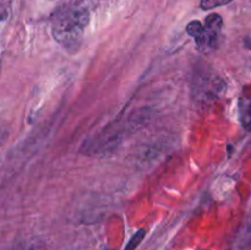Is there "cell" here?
<instances>
[{"label":"cell","mask_w":251,"mask_h":250,"mask_svg":"<svg viewBox=\"0 0 251 250\" xmlns=\"http://www.w3.org/2000/svg\"><path fill=\"white\" fill-rule=\"evenodd\" d=\"M88 24V12L82 6H69L59 12L53 21V36L68 50H77Z\"/></svg>","instance_id":"1"},{"label":"cell","mask_w":251,"mask_h":250,"mask_svg":"<svg viewBox=\"0 0 251 250\" xmlns=\"http://www.w3.org/2000/svg\"><path fill=\"white\" fill-rule=\"evenodd\" d=\"M223 20L218 14H211L205 22L191 21L186 26L189 36L194 37L198 50L201 54H210L218 47L222 31Z\"/></svg>","instance_id":"2"},{"label":"cell","mask_w":251,"mask_h":250,"mask_svg":"<svg viewBox=\"0 0 251 250\" xmlns=\"http://www.w3.org/2000/svg\"><path fill=\"white\" fill-rule=\"evenodd\" d=\"M239 114L244 129L251 131V100L250 98H242L239 103Z\"/></svg>","instance_id":"3"},{"label":"cell","mask_w":251,"mask_h":250,"mask_svg":"<svg viewBox=\"0 0 251 250\" xmlns=\"http://www.w3.org/2000/svg\"><path fill=\"white\" fill-rule=\"evenodd\" d=\"M232 1L233 0H201L200 6L203 10H211L222 6V5H227Z\"/></svg>","instance_id":"4"},{"label":"cell","mask_w":251,"mask_h":250,"mask_svg":"<svg viewBox=\"0 0 251 250\" xmlns=\"http://www.w3.org/2000/svg\"><path fill=\"white\" fill-rule=\"evenodd\" d=\"M145 237V230L141 229L139 230L137 233H135L134 235H132L131 239L129 240V243H127V245L125 247L124 250H135L137 247L140 245V243L142 242V239H144Z\"/></svg>","instance_id":"5"},{"label":"cell","mask_w":251,"mask_h":250,"mask_svg":"<svg viewBox=\"0 0 251 250\" xmlns=\"http://www.w3.org/2000/svg\"><path fill=\"white\" fill-rule=\"evenodd\" d=\"M22 250H46V247L41 242H31Z\"/></svg>","instance_id":"6"}]
</instances>
